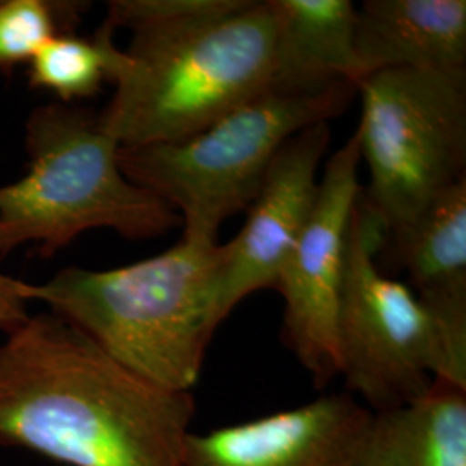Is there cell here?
Instances as JSON below:
<instances>
[{
    "instance_id": "5b68a950",
    "label": "cell",
    "mask_w": 466,
    "mask_h": 466,
    "mask_svg": "<svg viewBox=\"0 0 466 466\" xmlns=\"http://www.w3.org/2000/svg\"><path fill=\"white\" fill-rule=\"evenodd\" d=\"M356 94L352 84L313 96L267 90L184 140L119 147L117 163L180 215L184 232L217 237L225 219L249 209L283 144L340 116Z\"/></svg>"
},
{
    "instance_id": "4fadbf2b",
    "label": "cell",
    "mask_w": 466,
    "mask_h": 466,
    "mask_svg": "<svg viewBox=\"0 0 466 466\" xmlns=\"http://www.w3.org/2000/svg\"><path fill=\"white\" fill-rule=\"evenodd\" d=\"M275 44L269 88L285 96H313L335 85L363 80L350 0H269Z\"/></svg>"
},
{
    "instance_id": "ba28073f",
    "label": "cell",
    "mask_w": 466,
    "mask_h": 466,
    "mask_svg": "<svg viewBox=\"0 0 466 466\" xmlns=\"http://www.w3.org/2000/svg\"><path fill=\"white\" fill-rule=\"evenodd\" d=\"M361 163L360 138L354 130L327 161L311 217L275 285L285 299L283 342L311 375L317 389H325L340 375L337 315L350 215L363 192Z\"/></svg>"
},
{
    "instance_id": "3957f363",
    "label": "cell",
    "mask_w": 466,
    "mask_h": 466,
    "mask_svg": "<svg viewBox=\"0 0 466 466\" xmlns=\"http://www.w3.org/2000/svg\"><path fill=\"white\" fill-rule=\"evenodd\" d=\"M227 256L217 237L182 232L173 248L128 267L63 268L47 282L26 283V298L138 377L192 392L225 319L219 280Z\"/></svg>"
},
{
    "instance_id": "5bb4252c",
    "label": "cell",
    "mask_w": 466,
    "mask_h": 466,
    "mask_svg": "<svg viewBox=\"0 0 466 466\" xmlns=\"http://www.w3.org/2000/svg\"><path fill=\"white\" fill-rule=\"evenodd\" d=\"M356 466H466V387L435 379L418 400L371 413Z\"/></svg>"
},
{
    "instance_id": "e0dca14e",
    "label": "cell",
    "mask_w": 466,
    "mask_h": 466,
    "mask_svg": "<svg viewBox=\"0 0 466 466\" xmlns=\"http://www.w3.org/2000/svg\"><path fill=\"white\" fill-rule=\"evenodd\" d=\"M26 283L0 273V332H13L30 318Z\"/></svg>"
},
{
    "instance_id": "8fae6325",
    "label": "cell",
    "mask_w": 466,
    "mask_h": 466,
    "mask_svg": "<svg viewBox=\"0 0 466 466\" xmlns=\"http://www.w3.org/2000/svg\"><path fill=\"white\" fill-rule=\"evenodd\" d=\"M389 249L451 352L466 361V177L411 221L387 232L382 250Z\"/></svg>"
},
{
    "instance_id": "9c48e42d",
    "label": "cell",
    "mask_w": 466,
    "mask_h": 466,
    "mask_svg": "<svg viewBox=\"0 0 466 466\" xmlns=\"http://www.w3.org/2000/svg\"><path fill=\"white\" fill-rule=\"evenodd\" d=\"M330 138L329 123H317L287 140L273 157L244 228L227 242L228 256L219 280L225 319L250 294L275 289L315 208L318 169Z\"/></svg>"
},
{
    "instance_id": "8992f818",
    "label": "cell",
    "mask_w": 466,
    "mask_h": 466,
    "mask_svg": "<svg viewBox=\"0 0 466 466\" xmlns=\"http://www.w3.org/2000/svg\"><path fill=\"white\" fill-rule=\"evenodd\" d=\"M385 237L363 190L350 215L337 348L346 392L371 413L418 400L435 379L466 387V361L451 352L431 311L379 267Z\"/></svg>"
},
{
    "instance_id": "30bf717a",
    "label": "cell",
    "mask_w": 466,
    "mask_h": 466,
    "mask_svg": "<svg viewBox=\"0 0 466 466\" xmlns=\"http://www.w3.org/2000/svg\"><path fill=\"white\" fill-rule=\"evenodd\" d=\"M371 411L350 392L204 433H190L187 466H356Z\"/></svg>"
},
{
    "instance_id": "277c9868",
    "label": "cell",
    "mask_w": 466,
    "mask_h": 466,
    "mask_svg": "<svg viewBox=\"0 0 466 466\" xmlns=\"http://www.w3.org/2000/svg\"><path fill=\"white\" fill-rule=\"evenodd\" d=\"M25 149V177L0 187V259L28 244L49 259L90 230L142 240L182 225L167 202L123 175L119 144L90 109L63 102L35 107Z\"/></svg>"
},
{
    "instance_id": "9a60e30c",
    "label": "cell",
    "mask_w": 466,
    "mask_h": 466,
    "mask_svg": "<svg viewBox=\"0 0 466 466\" xmlns=\"http://www.w3.org/2000/svg\"><path fill=\"white\" fill-rule=\"evenodd\" d=\"M113 34L104 23L92 38L73 32L54 36L30 61L28 84L49 90L63 104L96 96L106 82H115L125 63Z\"/></svg>"
},
{
    "instance_id": "52a82bcc",
    "label": "cell",
    "mask_w": 466,
    "mask_h": 466,
    "mask_svg": "<svg viewBox=\"0 0 466 466\" xmlns=\"http://www.w3.org/2000/svg\"><path fill=\"white\" fill-rule=\"evenodd\" d=\"M356 90V134L370 171L363 190L390 232L466 177V80L383 69L367 75Z\"/></svg>"
},
{
    "instance_id": "2e32d148",
    "label": "cell",
    "mask_w": 466,
    "mask_h": 466,
    "mask_svg": "<svg viewBox=\"0 0 466 466\" xmlns=\"http://www.w3.org/2000/svg\"><path fill=\"white\" fill-rule=\"evenodd\" d=\"M85 4L0 0V71L30 63L49 40L71 34Z\"/></svg>"
},
{
    "instance_id": "7a4b0ae2",
    "label": "cell",
    "mask_w": 466,
    "mask_h": 466,
    "mask_svg": "<svg viewBox=\"0 0 466 466\" xmlns=\"http://www.w3.org/2000/svg\"><path fill=\"white\" fill-rule=\"evenodd\" d=\"M104 23L132 32L99 113L119 147L184 140L269 88V0H115Z\"/></svg>"
},
{
    "instance_id": "6da1fadb",
    "label": "cell",
    "mask_w": 466,
    "mask_h": 466,
    "mask_svg": "<svg viewBox=\"0 0 466 466\" xmlns=\"http://www.w3.org/2000/svg\"><path fill=\"white\" fill-rule=\"evenodd\" d=\"M198 404L119 365L52 313L0 344V446L66 466H187Z\"/></svg>"
},
{
    "instance_id": "7c38bea8",
    "label": "cell",
    "mask_w": 466,
    "mask_h": 466,
    "mask_svg": "<svg viewBox=\"0 0 466 466\" xmlns=\"http://www.w3.org/2000/svg\"><path fill=\"white\" fill-rule=\"evenodd\" d=\"M354 44L363 78L415 69L466 80L465 0H367Z\"/></svg>"
}]
</instances>
